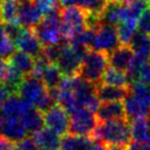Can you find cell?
Returning a JSON list of instances; mask_svg holds the SVG:
<instances>
[{"mask_svg": "<svg viewBox=\"0 0 150 150\" xmlns=\"http://www.w3.org/2000/svg\"><path fill=\"white\" fill-rule=\"evenodd\" d=\"M91 138L106 147L120 146L127 148L132 142L130 121L128 118L99 122Z\"/></svg>", "mask_w": 150, "mask_h": 150, "instance_id": "cell-1", "label": "cell"}, {"mask_svg": "<svg viewBox=\"0 0 150 150\" xmlns=\"http://www.w3.org/2000/svg\"><path fill=\"white\" fill-rule=\"evenodd\" d=\"M17 94L25 103L33 105L43 113L55 104L50 90L42 80L34 75L25 76L18 88Z\"/></svg>", "mask_w": 150, "mask_h": 150, "instance_id": "cell-2", "label": "cell"}, {"mask_svg": "<svg viewBox=\"0 0 150 150\" xmlns=\"http://www.w3.org/2000/svg\"><path fill=\"white\" fill-rule=\"evenodd\" d=\"M89 11L81 6L60 7V32L63 41L70 43L76 34L88 29Z\"/></svg>", "mask_w": 150, "mask_h": 150, "instance_id": "cell-3", "label": "cell"}, {"mask_svg": "<svg viewBox=\"0 0 150 150\" xmlns=\"http://www.w3.org/2000/svg\"><path fill=\"white\" fill-rule=\"evenodd\" d=\"M108 65V53L89 48L77 76L98 86L101 83L102 77Z\"/></svg>", "mask_w": 150, "mask_h": 150, "instance_id": "cell-4", "label": "cell"}, {"mask_svg": "<svg viewBox=\"0 0 150 150\" xmlns=\"http://www.w3.org/2000/svg\"><path fill=\"white\" fill-rule=\"evenodd\" d=\"M88 50L89 48L82 46L72 45L67 42L64 43L62 54L56 63L64 77H72L78 75Z\"/></svg>", "mask_w": 150, "mask_h": 150, "instance_id": "cell-5", "label": "cell"}, {"mask_svg": "<svg viewBox=\"0 0 150 150\" xmlns=\"http://www.w3.org/2000/svg\"><path fill=\"white\" fill-rule=\"evenodd\" d=\"M34 31L43 46L55 45L63 42L60 32V7L42 19Z\"/></svg>", "mask_w": 150, "mask_h": 150, "instance_id": "cell-6", "label": "cell"}, {"mask_svg": "<svg viewBox=\"0 0 150 150\" xmlns=\"http://www.w3.org/2000/svg\"><path fill=\"white\" fill-rule=\"evenodd\" d=\"M99 124L96 114L87 108H80L70 114L69 134L76 136L91 137Z\"/></svg>", "mask_w": 150, "mask_h": 150, "instance_id": "cell-7", "label": "cell"}, {"mask_svg": "<svg viewBox=\"0 0 150 150\" xmlns=\"http://www.w3.org/2000/svg\"><path fill=\"white\" fill-rule=\"evenodd\" d=\"M44 123L46 127L54 130L59 136H65L67 132H69L70 116L68 115V112L64 106L55 103L46 112H44Z\"/></svg>", "mask_w": 150, "mask_h": 150, "instance_id": "cell-8", "label": "cell"}, {"mask_svg": "<svg viewBox=\"0 0 150 150\" xmlns=\"http://www.w3.org/2000/svg\"><path fill=\"white\" fill-rule=\"evenodd\" d=\"M120 45H121V42H120L115 25L101 24L96 30L94 40L91 47L92 50L110 53Z\"/></svg>", "mask_w": 150, "mask_h": 150, "instance_id": "cell-9", "label": "cell"}, {"mask_svg": "<svg viewBox=\"0 0 150 150\" xmlns=\"http://www.w3.org/2000/svg\"><path fill=\"white\" fill-rule=\"evenodd\" d=\"M14 44L18 50L33 56L34 58L42 54L44 48L34 29L31 28H22L21 33L14 41Z\"/></svg>", "mask_w": 150, "mask_h": 150, "instance_id": "cell-10", "label": "cell"}, {"mask_svg": "<svg viewBox=\"0 0 150 150\" xmlns=\"http://www.w3.org/2000/svg\"><path fill=\"white\" fill-rule=\"evenodd\" d=\"M26 134L28 130L21 118L4 117V121L0 124V136L13 144H18L26 137Z\"/></svg>", "mask_w": 150, "mask_h": 150, "instance_id": "cell-11", "label": "cell"}, {"mask_svg": "<svg viewBox=\"0 0 150 150\" xmlns=\"http://www.w3.org/2000/svg\"><path fill=\"white\" fill-rule=\"evenodd\" d=\"M42 19L43 16L34 0H19V23L21 26L34 29Z\"/></svg>", "mask_w": 150, "mask_h": 150, "instance_id": "cell-12", "label": "cell"}, {"mask_svg": "<svg viewBox=\"0 0 150 150\" xmlns=\"http://www.w3.org/2000/svg\"><path fill=\"white\" fill-rule=\"evenodd\" d=\"M99 16L102 24H118L126 19V2L117 0H108Z\"/></svg>", "mask_w": 150, "mask_h": 150, "instance_id": "cell-13", "label": "cell"}, {"mask_svg": "<svg viewBox=\"0 0 150 150\" xmlns=\"http://www.w3.org/2000/svg\"><path fill=\"white\" fill-rule=\"evenodd\" d=\"M135 57V53L130 45L121 44L115 50L108 53V64L118 70L127 71Z\"/></svg>", "mask_w": 150, "mask_h": 150, "instance_id": "cell-14", "label": "cell"}, {"mask_svg": "<svg viewBox=\"0 0 150 150\" xmlns=\"http://www.w3.org/2000/svg\"><path fill=\"white\" fill-rule=\"evenodd\" d=\"M24 76L12 66L9 59L0 58V82L8 86L13 93H17L18 88Z\"/></svg>", "mask_w": 150, "mask_h": 150, "instance_id": "cell-15", "label": "cell"}, {"mask_svg": "<svg viewBox=\"0 0 150 150\" xmlns=\"http://www.w3.org/2000/svg\"><path fill=\"white\" fill-rule=\"evenodd\" d=\"M124 101H125L124 105H125L126 115L129 121H133L139 117H148V114L150 113L148 100L139 98L130 92V94Z\"/></svg>", "mask_w": 150, "mask_h": 150, "instance_id": "cell-16", "label": "cell"}, {"mask_svg": "<svg viewBox=\"0 0 150 150\" xmlns=\"http://www.w3.org/2000/svg\"><path fill=\"white\" fill-rule=\"evenodd\" d=\"M96 114L99 122L127 118L125 105H124V103H122V101L102 102L99 108L96 110Z\"/></svg>", "mask_w": 150, "mask_h": 150, "instance_id": "cell-17", "label": "cell"}, {"mask_svg": "<svg viewBox=\"0 0 150 150\" xmlns=\"http://www.w3.org/2000/svg\"><path fill=\"white\" fill-rule=\"evenodd\" d=\"M130 94V86L129 87H114L108 84L100 83L96 86V96L100 102H114V101H123Z\"/></svg>", "mask_w": 150, "mask_h": 150, "instance_id": "cell-18", "label": "cell"}, {"mask_svg": "<svg viewBox=\"0 0 150 150\" xmlns=\"http://www.w3.org/2000/svg\"><path fill=\"white\" fill-rule=\"evenodd\" d=\"M32 138L35 144L41 149H52L57 150L60 146V138L59 135L48 127H42L36 133L32 134Z\"/></svg>", "mask_w": 150, "mask_h": 150, "instance_id": "cell-19", "label": "cell"}, {"mask_svg": "<svg viewBox=\"0 0 150 150\" xmlns=\"http://www.w3.org/2000/svg\"><path fill=\"white\" fill-rule=\"evenodd\" d=\"M20 118L23 122L28 133L31 134L36 133L45 124L44 123V113L41 112L38 108H36L33 105H28V108H25V111Z\"/></svg>", "mask_w": 150, "mask_h": 150, "instance_id": "cell-20", "label": "cell"}, {"mask_svg": "<svg viewBox=\"0 0 150 150\" xmlns=\"http://www.w3.org/2000/svg\"><path fill=\"white\" fill-rule=\"evenodd\" d=\"M28 103H25L17 93H13L6 100L4 104L0 106V112L4 117H14L20 118L25 108H28Z\"/></svg>", "mask_w": 150, "mask_h": 150, "instance_id": "cell-21", "label": "cell"}, {"mask_svg": "<svg viewBox=\"0 0 150 150\" xmlns=\"http://www.w3.org/2000/svg\"><path fill=\"white\" fill-rule=\"evenodd\" d=\"M8 59L9 62L12 64V66L19 72H21L24 77L29 75H33L34 65H35V59L33 56L18 50Z\"/></svg>", "mask_w": 150, "mask_h": 150, "instance_id": "cell-22", "label": "cell"}, {"mask_svg": "<svg viewBox=\"0 0 150 150\" xmlns=\"http://www.w3.org/2000/svg\"><path fill=\"white\" fill-rule=\"evenodd\" d=\"M130 132L134 142H150V118L139 117L130 121Z\"/></svg>", "mask_w": 150, "mask_h": 150, "instance_id": "cell-23", "label": "cell"}, {"mask_svg": "<svg viewBox=\"0 0 150 150\" xmlns=\"http://www.w3.org/2000/svg\"><path fill=\"white\" fill-rule=\"evenodd\" d=\"M92 140L91 137L68 134L62 138L59 150H90L93 146Z\"/></svg>", "mask_w": 150, "mask_h": 150, "instance_id": "cell-24", "label": "cell"}, {"mask_svg": "<svg viewBox=\"0 0 150 150\" xmlns=\"http://www.w3.org/2000/svg\"><path fill=\"white\" fill-rule=\"evenodd\" d=\"M132 50L135 53V56L144 60H149L150 58V36L148 34L136 32L129 43Z\"/></svg>", "mask_w": 150, "mask_h": 150, "instance_id": "cell-25", "label": "cell"}, {"mask_svg": "<svg viewBox=\"0 0 150 150\" xmlns=\"http://www.w3.org/2000/svg\"><path fill=\"white\" fill-rule=\"evenodd\" d=\"M101 83L108 84V86H114V87H129L130 81L126 71L118 70L114 67L108 66L105 70L104 75L102 77Z\"/></svg>", "mask_w": 150, "mask_h": 150, "instance_id": "cell-26", "label": "cell"}, {"mask_svg": "<svg viewBox=\"0 0 150 150\" xmlns=\"http://www.w3.org/2000/svg\"><path fill=\"white\" fill-rule=\"evenodd\" d=\"M0 21L4 24L19 23V0H2L1 1Z\"/></svg>", "mask_w": 150, "mask_h": 150, "instance_id": "cell-27", "label": "cell"}, {"mask_svg": "<svg viewBox=\"0 0 150 150\" xmlns=\"http://www.w3.org/2000/svg\"><path fill=\"white\" fill-rule=\"evenodd\" d=\"M40 79L42 80L50 90H53L62 83V81L64 79V75L62 74V71L56 64L48 63L45 66V68L43 69L42 74L40 76Z\"/></svg>", "mask_w": 150, "mask_h": 150, "instance_id": "cell-28", "label": "cell"}, {"mask_svg": "<svg viewBox=\"0 0 150 150\" xmlns=\"http://www.w3.org/2000/svg\"><path fill=\"white\" fill-rule=\"evenodd\" d=\"M116 29L121 44L129 45V43L137 30V20H134V19L123 20L117 24Z\"/></svg>", "mask_w": 150, "mask_h": 150, "instance_id": "cell-29", "label": "cell"}, {"mask_svg": "<svg viewBox=\"0 0 150 150\" xmlns=\"http://www.w3.org/2000/svg\"><path fill=\"white\" fill-rule=\"evenodd\" d=\"M149 7V0H133L126 2V19L138 20Z\"/></svg>", "mask_w": 150, "mask_h": 150, "instance_id": "cell-30", "label": "cell"}, {"mask_svg": "<svg viewBox=\"0 0 150 150\" xmlns=\"http://www.w3.org/2000/svg\"><path fill=\"white\" fill-rule=\"evenodd\" d=\"M64 43H65V41L58 43V44H55V45L44 46V48H43V55L45 56V58L50 64L57 63L59 56L62 54V50H63Z\"/></svg>", "mask_w": 150, "mask_h": 150, "instance_id": "cell-31", "label": "cell"}, {"mask_svg": "<svg viewBox=\"0 0 150 150\" xmlns=\"http://www.w3.org/2000/svg\"><path fill=\"white\" fill-rule=\"evenodd\" d=\"M34 2L43 18L48 16L50 13L54 12L55 10H57L60 7V4L56 2L55 0H34Z\"/></svg>", "mask_w": 150, "mask_h": 150, "instance_id": "cell-32", "label": "cell"}, {"mask_svg": "<svg viewBox=\"0 0 150 150\" xmlns=\"http://www.w3.org/2000/svg\"><path fill=\"white\" fill-rule=\"evenodd\" d=\"M106 2L108 0H80V6L87 9L89 12L100 13Z\"/></svg>", "mask_w": 150, "mask_h": 150, "instance_id": "cell-33", "label": "cell"}, {"mask_svg": "<svg viewBox=\"0 0 150 150\" xmlns=\"http://www.w3.org/2000/svg\"><path fill=\"white\" fill-rule=\"evenodd\" d=\"M137 30L145 34H150V7L139 17L137 21Z\"/></svg>", "mask_w": 150, "mask_h": 150, "instance_id": "cell-34", "label": "cell"}, {"mask_svg": "<svg viewBox=\"0 0 150 150\" xmlns=\"http://www.w3.org/2000/svg\"><path fill=\"white\" fill-rule=\"evenodd\" d=\"M13 150H38V145L32 137H25L21 142L16 144Z\"/></svg>", "mask_w": 150, "mask_h": 150, "instance_id": "cell-35", "label": "cell"}, {"mask_svg": "<svg viewBox=\"0 0 150 150\" xmlns=\"http://www.w3.org/2000/svg\"><path fill=\"white\" fill-rule=\"evenodd\" d=\"M139 81H142V83H145L146 86L150 88V65L146 64L144 68H142L140 76H139Z\"/></svg>", "mask_w": 150, "mask_h": 150, "instance_id": "cell-36", "label": "cell"}, {"mask_svg": "<svg viewBox=\"0 0 150 150\" xmlns=\"http://www.w3.org/2000/svg\"><path fill=\"white\" fill-rule=\"evenodd\" d=\"M62 8H67V7H74V6H80V0H62L60 2Z\"/></svg>", "mask_w": 150, "mask_h": 150, "instance_id": "cell-37", "label": "cell"}, {"mask_svg": "<svg viewBox=\"0 0 150 150\" xmlns=\"http://www.w3.org/2000/svg\"><path fill=\"white\" fill-rule=\"evenodd\" d=\"M90 150H108V147L100 144V142H96V144H93V146L91 147Z\"/></svg>", "mask_w": 150, "mask_h": 150, "instance_id": "cell-38", "label": "cell"}, {"mask_svg": "<svg viewBox=\"0 0 150 150\" xmlns=\"http://www.w3.org/2000/svg\"><path fill=\"white\" fill-rule=\"evenodd\" d=\"M108 150H126L125 147H120V146H110L108 147Z\"/></svg>", "mask_w": 150, "mask_h": 150, "instance_id": "cell-39", "label": "cell"}, {"mask_svg": "<svg viewBox=\"0 0 150 150\" xmlns=\"http://www.w3.org/2000/svg\"><path fill=\"white\" fill-rule=\"evenodd\" d=\"M4 35V23L0 21V40L2 38V36Z\"/></svg>", "mask_w": 150, "mask_h": 150, "instance_id": "cell-40", "label": "cell"}, {"mask_svg": "<svg viewBox=\"0 0 150 150\" xmlns=\"http://www.w3.org/2000/svg\"><path fill=\"white\" fill-rule=\"evenodd\" d=\"M117 1H122V2H130L133 0H117Z\"/></svg>", "mask_w": 150, "mask_h": 150, "instance_id": "cell-41", "label": "cell"}, {"mask_svg": "<svg viewBox=\"0 0 150 150\" xmlns=\"http://www.w3.org/2000/svg\"><path fill=\"white\" fill-rule=\"evenodd\" d=\"M55 1H56V2H58V4H59V2L62 1V0H55Z\"/></svg>", "mask_w": 150, "mask_h": 150, "instance_id": "cell-42", "label": "cell"}, {"mask_svg": "<svg viewBox=\"0 0 150 150\" xmlns=\"http://www.w3.org/2000/svg\"><path fill=\"white\" fill-rule=\"evenodd\" d=\"M149 111H150V98H149Z\"/></svg>", "mask_w": 150, "mask_h": 150, "instance_id": "cell-43", "label": "cell"}, {"mask_svg": "<svg viewBox=\"0 0 150 150\" xmlns=\"http://www.w3.org/2000/svg\"><path fill=\"white\" fill-rule=\"evenodd\" d=\"M41 150H52V149H41Z\"/></svg>", "mask_w": 150, "mask_h": 150, "instance_id": "cell-44", "label": "cell"}, {"mask_svg": "<svg viewBox=\"0 0 150 150\" xmlns=\"http://www.w3.org/2000/svg\"><path fill=\"white\" fill-rule=\"evenodd\" d=\"M148 64H149V65H150V58H149V60H148Z\"/></svg>", "mask_w": 150, "mask_h": 150, "instance_id": "cell-45", "label": "cell"}, {"mask_svg": "<svg viewBox=\"0 0 150 150\" xmlns=\"http://www.w3.org/2000/svg\"><path fill=\"white\" fill-rule=\"evenodd\" d=\"M1 1H2V0H0V4H1Z\"/></svg>", "mask_w": 150, "mask_h": 150, "instance_id": "cell-46", "label": "cell"}, {"mask_svg": "<svg viewBox=\"0 0 150 150\" xmlns=\"http://www.w3.org/2000/svg\"><path fill=\"white\" fill-rule=\"evenodd\" d=\"M149 4H150V0H149Z\"/></svg>", "mask_w": 150, "mask_h": 150, "instance_id": "cell-47", "label": "cell"}, {"mask_svg": "<svg viewBox=\"0 0 150 150\" xmlns=\"http://www.w3.org/2000/svg\"><path fill=\"white\" fill-rule=\"evenodd\" d=\"M149 144H150V142H149Z\"/></svg>", "mask_w": 150, "mask_h": 150, "instance_id": "cell-48", "label": "cell"}]
</instances>
